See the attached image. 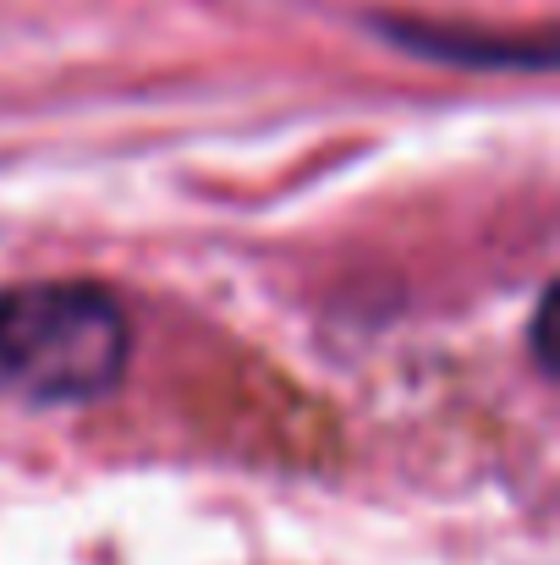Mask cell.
<instances>
[{
    "mask_svg": "<svg viewBox=\"0 0 560 565\" xmlns=\"http://www.w3.org/2000/svg\"><path fill=\"white\" fill-rule=\"evenodd\" d=\"M133 358V319L94 280H22L0 291V395L28 406H88Z\"/></svg>",
    "mask_w": 560,
    "mask_h": 565,
    "instance_id": "6da1fadb",
    "label": "cell"
}]
</instances>
